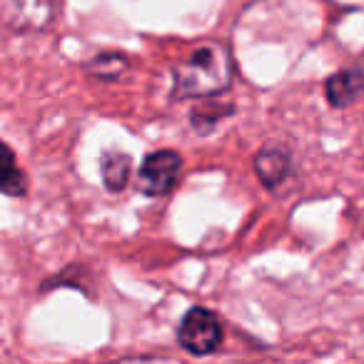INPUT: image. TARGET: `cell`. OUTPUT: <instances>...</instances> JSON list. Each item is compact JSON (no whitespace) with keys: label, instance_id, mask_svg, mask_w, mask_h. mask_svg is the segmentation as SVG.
I'll return each instance as SVG.
<instances>
[{"label":"cell","instance_id":"30bf717a","mask_svg":"<svg viewBox=\"0 0 364 364\" xmlns=\"http://www.w3.org/2000/svg\"><path fill=\"white\" fill-rule=\"evenodd\" d=\"M127 58L120 55V53H105V55H97L95 60H90L85 65V70L95 77H102V80H117L122 73H127Z\"/></svg>","mask_w":364,"mask_h":364},{"label":"cell","instance_id":"8992f818","mask_svg":"<svg viewBox=\"0 0 364 364\" xmlns=\"http://www.w3.org/2000/svg\"><path fill=\"white\" fill-rule=\"evenodd\" d=\"M289 170H292V160H289V152L282 150V147H264L255 157V172L267 188L282 185L287 180Z\"/></svg>","mask_w":364,"mask_h":364},{"label":"cell","instance_id":"3957f363","mask_svg":"<svg viewBox=\"0 0 364 364\" xmlns=\"http://www.w3.org/2000/svg\"><path fill=\"white\" fill-rule=\"evenodd\" d=\"M58 0H0V21L16 33H41L55 23Z\"/></svg>","mask_w":364,"mask_h":364},{"label":"cell","instance_id":"52a82bcc","mask_svg":"<svg viewBox=\"0 0 364 364\" xmlns=\"http://www.w3.org/2000/svg\"><path fill=\"white\" fill-rule=\"evenodd\" d=\"M26 175L16 165V152L6 142H0V193L21 198V195H26Z\"/></svg>","mask_w":364,"mask_h":364},{"label":"cell","instance_id":"ba28073f","mask_svg":"<svg viewBox=\"0 0 364 364\" xmlns=\"http://www.w3.org/2000/svg\"><path fill=\"white\" fill-rule=\"evenodd\" d=\"M102 182H105V188L110 193H120L125 190L127 185V177H130V157L125 152H117L110 150L102 155Z\"/></svg>","mask_w":364,"mask_h":364},{"label":"cell","instance_id":"5b68a950","mask_svg":"<svg viewBox=\"0 0 364 364\" xmlns=\"http://www.w3.org/2000/svg\"><path fill=\"white\" fill-rule=\"evenodd\" d=\"M327 100L332 102L334 107H347L352 105L354 100L364 95V70L359 68H347V70L334 73L327 80Z\"/></svg>","mask_w":364,"mask_h":364},{"label":"cell","instance_id":"6da1fadb","mask_svg":"<svg viewBox=\"0 0 364 364\" xmlns=\"http://www.w3.org/2000/svg\"><path fill=\"white\" fill-rule=\"evenodd\" d=\"M232 55L223 43H205L175 68L177 97H213L232 82Z\"/></svg>","mask_w":364,"mask_h":364},{"label":"cell","instance_id":"277c9868","mask_svg":"<svg viewBox=\"0 0 364 364\" xmlns=\"http://www.w3.org/2000/svg\"><path fill=\"white\" fill-rule=\"evenodd\" d=\"M182 175V157L175 150H157L142 160L137 172V188L150 198H160L177 188Z\"/></svg>","mask_w":364,"mask_h":364},{"label":"cell","instance_id":"9c48e42d","mask_svg":"<svg viewBox=\"0 0 364 364\" xmlns=\"http://www.w3.org/2000/svg\"><path fill=\"white\" fill-rule=\"evenodd\" d=\"M228 115H232V105L223 107L220 102H208V105L195 107L193 115H190V120H193L195 132H200V135H208V132H213Z\"/></svg>","mask_w":364,"mask_h":364},{"label":"cell","instance_id":"7a4b0ae2","mask_svg":"<svg viewBox=\"0 0 364 364\" xmlns=\"http://www.w3.org/2000/svg\"><path fill=\"white\" fill-rule=\"evenodd\" d=\"M177 342L188 349L190 354H213L223 344V324L210 309L193 307L180 322L177 329Z\"/></svg>","mask_w":364,"mask_h":364}]
</instances>
